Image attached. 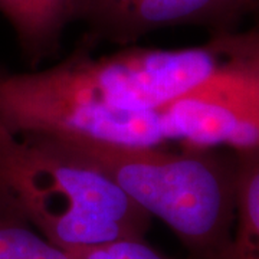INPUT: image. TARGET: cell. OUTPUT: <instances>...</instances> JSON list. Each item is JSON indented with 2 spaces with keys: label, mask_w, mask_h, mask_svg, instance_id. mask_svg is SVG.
Listing matches in <instances>:
<instances>
[{
  "label": "cell",
  "mask_w": 259,
  "mask_h": 259,
  "mask_svg": "<svg viewBox=\"0 0 259 259\" xmlns=\"http://www.w3.org/2000/svg\"><path fill=\"white\" fill-rule=\"evenodd\" d=\"M52 139L105 175L140 209L166 223L183 243L187 259H219L235 222V151Z\"/></svg>",
  "instance_id": "3957f363"
},
{
  "label": "cell",
  "mask_w": 259,
  "mask_h": 259,
  "mask_svg": "<svg viewBox=\"0 0 259 259\" xmlns=\"http://www.w3.org/2000/svg\"><path fill=\"white\" fill-rule=\"evenodd\" d=\"M78 3L79 0H0V13L15 30L32 69L61 49L65 28L76 20Z\"/></svg>",
  "instance_id": "8992f818"
},
{
  "label": "cell",
  "mask_w": 259,
  "mask_h": 259,
  "mask_svg": "<svg viewBox=\"0 0 259 259\" xmlns=\"http://www.w3.org/2000/svg\"><path fill=\"white\" fill-rule=\"evenodd\" d=\"M72 259H175L151 246L146 238H130L66 250Z\"/></svg>",
  "instance_id": "9c48e42d"
},
{
  "label": "cell",
  "mask_w": 259,
  "mask_h": 259,
  "mask_svg": "<svg viewBox=\"0 0 259 259\" xmlns=\"http://www.w3.org/2000/svg\"><path fill=\"white\" fill-rule=\"evenodd\" d=\"M94 47L83 36L47 69L15 72L0 65V124L117 146H167L163 108L259 47V33H216L203 45L176 49L128 45L102 56L93 55Z\"/></svg>",
  "instance_id": "6da1fadb"
},
{
  "label": "cell",
  "mask_w": 259,
  "mask_h": 259,
  "mask_svg": "<svg viewBox=\"0 0 259 259\" xmlns=\"http://www.w3.org/2000/svg\"><path fill=\"white\" fill-rule=\"evenodd\" d=\"M0 200L64 250L146 238L151 216L55 139L0 124Z\"/></svg>",
  "instance_id": "7a4b0ae2"
},
{
  "label": "cell",
  "mask_w": 259,
  "mask_h": 259,
  "mask_svg": "<svg viewBox=\"0 0 259 259\" xmlns=\"http://www.w3.org/2000/svg\"><path fill=\"white\" fill-rule=\"evenodd\" d=\"M258 9V0H79L76 20L87 23L83 36L121 47L160 29L200 26L210 35L236 32Z\"/></svg>",
  "instance_id": "5b68a950"
},
{
  "label": "cell",
  "mask_w": 259,
  "mask_h": 259,
  "mask_svg": "<svg viewBox=\"0 0 259 259\" xmlns=\"http://www.w3.org/2000/svg\"><path fill=\"white\" fill-rule=\"evenodd\" d=\"M0 259H72L0 200Z\"/></svg>",
  "instance_id": "ba28073f"
},
{
  "label": "cell",
  "mask_w": 259,
  "mask_h": 259,
  "mask_svg": "<svg viewBox=\"0 0 259 259\" xmlns=\"http://www.w3.org/2000/svg\"><path fill=\"white\" fill-rule=\"evenodd\" d=\"M236 154L235 222L219 259H259V150Z\"/></svg>",
  "instance_id": "52a82bcc"
},
{
  "label": "cell",
  "mask_w": 259,
  "mask_h": 259,
  "mask_svg": "<svg viewBox=\"0 0 259 259\" xmlns=\"http://www.w3.org/2000/svg\"><path fill=\"white\" fill-rule=\"evenodd\" d=\"M170 141L190 148L259 150V47L163 108Z\"/></svg>",
  "instance_id": "277c9868"
}]
</instances>
